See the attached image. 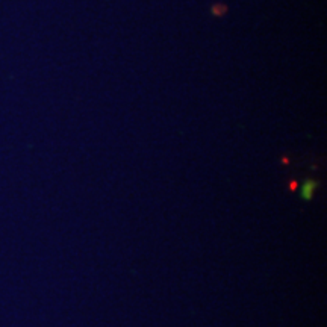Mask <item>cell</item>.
<instances>
[{
	"instance_id": "1",
	"label": "cell",
	"mask_w": 327,
	"mask_h": 327,
	"mask_svg": "<svg viewBox=\"0 0 327 327\" xmlns=\"http://www.w3.org/2000/svg\"><path fill=\"white\" fill-rule=\"evenodd\" d=\"M318 182L317 180H312V179H308V180H305V184H303V187H302V199L305 200V202H311L312 200V197H314V193H315V190L318 188Z\"/></svg>"
}]
</instances>
